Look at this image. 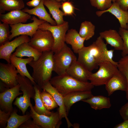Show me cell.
<instances>
[{
  "instance_id": "1",
  "label": "cell",
  "mask_w": 128,
  "mask_h": 128,
  "mask_svg": "<svg viewBox=\"0 0 128 128\" xmlns=\"http://www.w3.org/2000/svg\"><path fill=\"white\" fill-rule=\"evenodd\" d=\"M107 44L100 36L90 46H84L78 51L77 60L89 71L98 68L101 63L109 60L107 56Z\"/></svg>"
},
{
  "instance_id": "2",
  "label": "cell",
  "mask_w": 128,
  "mask_h": 128,
  "mask_svg": "<svg viewBox=\"0 0 128 128\" xmlns=\"http://www.w3.org/2000/svg\"><path fill=\"white\" fill-rule=\"evenodd\" d=\"M54 54L52 50L43 52L38 59L33 60L28 64L33 69L32 77L41 88L51 78L53 71Z\"/></svg>"
},
{
  "instance_id": "3",
  "label": "cell",
  "mask_w": 128,
  "mask_h": 128,
  "mask_svg": "<svg viewBox=\"0 0 128 128\" xmlns=\"http://www.w3.org/2000/svg\"><path fill=\"white\" fill-rule=\"evenodd\" d=\"M49 82L63 96L75 91H91L94 87L90 82L80 81L66 74L55 76Z\"/></svg>"
},
{
  "instance_id": "4",
  "label": "cell",
  "mask_w": 128,
  "mask_h": 128,
  "mask_svg": "<svg viewBox=\"0 0 128 128\" xmlns=\"http://www.w3.org/2000/svg\"><path fill=\"white\" fill-rule=\"evenodd\" d=\"M18 75L17 81L20 86V90L22 91L23 95L20 97H17L13 104L24 115L31 103L30 99H34L35 92L34 85L29 78L19 74Z\"/></svg>"
},
{
  "instance_id": "5",
  "label": "cell",
  "mask_w": 128,
  "mask_h": 128,
  "mask_svg": "<svg viewBox=\"0 0 128 128\" xmlns=\"http://www.w3.org/2000/svg\"><path fill=\"white\" fill-rule=\"evenodd\" d=\"M77 59L73 52L65 43L60 50L53 55V71L58 75L66 74L72 63Z\"/></svg>"
},
{
  "instance_id": "6",
  "label": "cell",
  "mask_w": 128,
  "mask_h": 128,
  "mask_svg": "<svg viewBox=\"0 0 128 128\" xmlns=\"http://www.w3.org/2000/svg\"><path fill=\"white\" fill-rule=\"evenodd\" d=\"M99 70L96 73H91L89 80L94 86L105 85L118 70L117 65L106 61L99 65Z\"/></svg>"
},
{
  "instance_id": "7",
  "label": "cell",
  "mask_w": 128,
  "mask_h": 128,
  "mask_svg": "<svg viewBox=\"0 0 128 128\" xmlns=\"http://www.w3.org/2000/svg\"><path fill=\"white\" fill-rule=\"evenodd\" d=\"M68 22L65 21L59 25H53L45 22L39 26L38 28L48 30L52 33L54 39V44L51 50L55 53L60 50L64 46L66 32L68 30Z\"/></svg>"
},
{
  "instance_id": "8",
  "label": "cell",
  "mask_w": 128,
  "mask_h": 128,
  "mask_svg": "<svg viewBox=\"0 0 128 128\" xmlns=\"http://www.w3.org/2000/svg\"><path fill=\"white\" fill-rule=\"evenodd\" d=\"M28 43L42 53L51 50L54 44V39L50 31L38 28Z\"/></svg>"
},
{
  "instance_id": "9",
  "label": "cell",
  "mask_w": 128,
  "mask_h": 128,
  "mask_svg": "<svg viewBox=\"0 0 128 128\" xmlns=\"http://www.w3.org/2000/svg\"><path fill=\"white\" fill-rule=\"evenodd\" d=\"M32 22L27 24L20 23L14 25H9L11 28V34L9 36V41L14 37L20 35H25L30 36L31 38L38 28V27L45 21L38 19L35 16L32 17Z\"/></svg>"
},
{
  "instance_id": "10",
  "label": "cell",
  "mask_w": 128,
  "mask_h": 128,
  "mask_svg": "<svg viewBox=\"0 0 128 128\" xmlns=\"http://www.w3.org/2000/svg\"><path fill=\"white\" fill-rule=\"evenodd\" d=\"M32 103L30 113L34 122L43 128H59L62 123L58 111L53 112L51 115L39 114L34 110Z\"/></svg>"
},
{
  "instance_id": "11",
  "label": "cell",
  "mask_w": 128,
  "mask_h": 128,
  "mask_svg": "<svg viewBox=\"0 0 128 128\" xmlns=\"http://www.w3.org/2000/svg\"><path fill=\"white\" fill-rule=\"evenodd\" d=\"M18 73L15 67L11 63H0V81L7 87H13L17 85Z\"/></svg>"
},
{
  "instance_id": "12",
  "label": "cell",
  "mask_w": 128,
  "mask_h": 128,
  "mask_svg": "<svg viewBox=\"0 0 128 128\" xmlns=\"http://www.w3.org/2000/svg\"><path fill=\"white\" fill-rule=\"evenodd\" d=\"M30 38L27 35H22L16 38L12 41H8L0 46V59L10 63V58L12 53L21 44L28 42Z\"/></svg>"
},
{
  "instance_id": "13",
  "label": "cell",
  "mask_w": 128,
  "mask_h": 128,
  "mask_svg": "<svg viewBox=\"0 0 128 128\" xmlns=\"http://www.w3.org/2000/svg\"><path fill=\"white\" fill-rule=\"evenodd\" d=\"M20 86L18 84L16 86L9 88L0 93V109L6 112H12L14 108L12 103L17 96L23 94L19 92Z\"/></svg>"
},
{
  "instance_id": "14",
  "label": "cell",
  "mask_w": 128,
  "mask_h": 128,
  "mask_svg": "<svg viewBox=\"0 0 128 128\" xmlns=\"http://www.w3.org/2000/svg\"><path fill=\"white\" fill-rule=\"evenodd\" d=\"M105 85L108 95L110 96L117 90L126 92L127 90L128 83L125 77L118 70Z\"/></svg>"
},
{
  "instance_id": "15",
  "label": "cell",
  "mask_w": 128,
  "mask_h": 128,
  "mask_svg": "<svg viewBox=\"0 0 128 128\" xmlns=\"http://www.w3.org/2000/svg\"><path fill=\"white\" fill-rule=\"evenodd\" d=\"M50 93L53 97L55 101L59 106L58 111L59 117L61 120L64 118L66 120L68 128L73 126L69 120L67 116L66 108L64 105L63 96L50 83L48 82L41 88Z\"/></svg>"
},
{
  "instance_id": "16",
  "label": "cell",
  "mask_w": 128,
  "mask_h": 128,
  "mask_svg": "<svg viewBox=\"0 0 128 128\" xmlns=\"http://www.w3.org/2000/svg\"><path fill=\"white\" fill-rule=\"evenodd\" d=\"M92 72L77 60L74 61L66 71V74L81 81L89 80Z\"/></svg>"
},
{
  "instance_id": "17",
  "label": "cell",
  "mask_w": 128,
  "mask_h": 128,
  "mask_svg": "<svg viewBox=\"0 0 128 128\" xmlns=\"http://www.w3.org/2000/svg\"><path fill=\"white\" fill-rule=\"evenodd\" d=\"M31 16L30 14L21 10H16L5 14H0V21L9 25H14L20 23H25Z\"/></svg>"
},
{
  "instance_id": "18",
  "label": "cell",
  "mask_w": 128,
  "mask_h": 128,
  "mask_svg": "<svg viewBox=\"0 0 128 128\" xmlns=\"http://www.w3.org/2000/svg\"><path fill=\"white\" fill-rule=\"evenodd\" d=\"M107 12L111 13L116 18L119 23L121 27L127 29L128 24V10H123L115 2L112 3L111 6L108 9L104 11H97L96 14L98 17H100Z\"/></svg>"
},
{
  "instance_id": "19",
  "label": "cell",
  "mask_w": 128,
  "mask_h": 128,
  "mask_svg": "<svg viewBox=\"0 0 128 128\" xmlns=\"http://www.w3.org/2000/svg\"><path fill=\"white\" fill-rule=\"evenodd\" d=\"M93 96L91 91H84L73 92L63 96L67 115L71 107L74 104L78 101L89 98Z\"/></svg>"
},
{
  "instance_id": "20",
  "label": "cell",
  "mask_w": 128,
  "mask_h": 128,
  "mask_svg": "<svg viewBox=\"0 0 128 128\" xmlns=\"http://www.w3.org/2000/svg\"><path fill=\"white\" fill-rule=\"evenodd\" d=\"M10 60V63L15 67L19 74L22 76L28 78L31 81L33 85L36 83L29 73L26 66L27 64H28L34 60L33 57L23 59L12 54Z\"/></svg>"
},
{
  "instance_id": "21",
  "label": "cell",
  "mask_w": 128,
  "mask_h": 128,
  "mask_svg": "<svg viewBox=\"0 0 128 128\" xmlns=\"http://www.w3.org/2000/svg\"><path fill=\"white\" fill-rule=\"evenodd\" d=\"M100 36L108 44L117 50H123V43L122 39L116 31L110 29L100 32Z\"/></svg>"
},
{
  "instance_id": "22",
  "label": "cell",
  "mask_w": 128,
  "mask_h": 128,
  "mask_svg": "<svg viewBox=\"0 0 128 128\" xmlns=\"http://www.w3.org/2000/svg\"><path fill=\"white\" fill-rule=\"evenodd\" d=\"M85 39L82 37L75 29L68 30L66 33L65 42L71 46L73 52L78 54L79 51L84 46V43Z\"/></svg>"
},
{
  "instance_id": "23",
  "label": "cell",
  "mask_w": 128,
  "mask_h": 128,
  "mask_svg": "<svg viewBox=\"0 0 128 128\" xmlns=\"http://www.w3.org/2000/svg\"><path fill=\"white\" fill-rule=\"evenodd\" d=\"M43 3L44 5L49 10L57 25H60L64 22L63 16H66L59 9L61 5L60 1L55 0H44Z\"/></svg>"
},
{
  "instance_id": "24",
  "label": "cell",
  "mask_w": 128,
  "mask_h": 128,
  "mask_svg": "<svg viewBox=\"0 0 128 128\" xmlns=\"http://www.w3.org/2000/svg\"><path fill=\"white\" fill-rule=\"evenodd\" d=\"M44 0H41L39 5L31 9L25 8L22 10L30 14L34 15L37 16L39 19L45 21L53 25H56V21L51 17L50 15L47 11L43 3Z\"/></svg>"
},
{
  "instance_id": "25",
  "label": "cell",
  "mask_w": 128,
  "mask_h": 128,
  "mask_svg": "<svg viewBox=\"0 0 128 128\" xmlns=\"http://www.w3.org/2000/svg\"><path fill=\"white\" fill-rule=\"evenodd\" d=\"M42 53L31 46L28 42H26L18 46L16 49L15 51L12 54L21 58L24 56L33 57V60H36L41 56Z\"/></svg>"
},
{
  "instance_id": "26",
  "label": "cell",
  "mask_w": 128,
  "mask_h": 128,
  "mask_svg": "<svg viewBox=\"0 0 128 128\" xmlns=\"http://www.w3.org/2000/svg\"><path fill=\"white\" fill-rule=\"evenodd\" d=\"M82 101L88 103L92 108L96 110L109 108L111 106L110 98L102 96H93Z\"/></svg>"
},
{
  "instance_id": "27",
  "label": "cell",
  "mask_w": 128,
  "mask_h": 128,
  "mask_svg": "<svg viewBox=\"0 0 128 128\" xmlns=\"http://www.w3.org/2000/svg\"><path fill=\"white\" fill-rule=\"evenodd\" d=\"M17 110L14 109L8 120L6 128H17L22 123L31 118L30 113L27 112L26 114L20 115L17 113Z\"/></svg>"
},
{
  "instance_id": "28",
  "label": "cell",
  "mask_w": 128,
  "mask_h": 128,
  "mask_svg": "<svg viewBox=\"0 0 128 128\" xmlns=\"http://www.w3.org/2000/svg\"><path fill=\"white\" fill-rule=\"evenodd\" d=\"M24 7L23 0H0V14L6 11L21 10Z\"/></svg>"
},
{
  "instance_id": "29",
  "label": "cell",
  "mask_w": 128,
  "mask_h": 128,
  "mask_svg": "<svg viewBox=\"0 0 128 128\" xmlns=\"http://www.w3.org/2000/svg\"><path fill=\"white\" fill-rule=\"evenodd\" d=\"M35 91V94L34 100L35 105L33 106L35 111L37 113L49 116L51 115L53 112L48 111L45 107L41 99L40 93L42 89L37 83L34 85Z\"/></svg>"
},
{
  "instance_id": "30",
  "label": "cell",
  "mask_w": 128,
  "mask_h": 128,
  "mask_svg": "<svg viewBox=\"0 0 128 128\" xmlns=\"http://www.w3.org/2000/svg\"><path fill=\"white\" fill-rule=\"evenodd\" d=\"M95 27L91 22L85 21L81 24L79 32L82 37L88 40L94 35Z\"/></svg>"
},
{
  "instance_id": "31",
  "label": "cell",
  "mask_w": 128,
  "mask_h": 128,
  "mask_svg": "<svg viewBox=\"0 0 128 128\" xmlns=\"http://www.w3.org/2000/svg\"><path fill=\"white\" fill-rule=\"evenodd\" d=\"M40 94L44 105L48 111H50L58 106L52 95L45 90L43 89Z\"/></svg>"
},
{
  "instance_id": "32",
  "label": "cell",
  "mask_w": 128,
  "mask_h": 128,
  "mask_svg": "<svg viewBox=\"0 0 128 128\" xmlns=\"http://www.w3.org/2000/svg\"><path fill=\"white\" fill-rule=\"evenodd\" d=\"M118 69L125 77L128 82V87L126 93V98L128 100V54L122 57L118 62Z\"/></svg>"
},
{
  "instance_id": "33",
  "label": "cell",
  "mask_w": 128,
  "mask_h": 128,
  "mask_svg": "<svg viewBox=\"0 0 128 128\" xmlns=\"http://www.w3.org/2000/svg\"><path fill=\"white\" fill-rule=\"evenodd\" d=\"M9 24L0 22V45L1 46L9 41L10 36Z\"/></svg>"
},
{
  "instance_id": "34",
  "label": "cell",
  "mask_w": 128,
  "mask_h": 128,
  "mask_svg": "<svg viewBox=\"0 0 128 128\" xmlns=\"http://www.w3.org/2000/svg\"><path fill=\"white\" fill-rule=\"evenodd\" d=\"M118 32L123 41V48L121 53L122 57L128 54V24L126 29L120 27Z\"/></svg>"
},
{
  "instance_id": "35",
  "label": "cell",
  "mask_w": 128,
  "mask_h": 128,
  "mask_svg": "<svg viewBox=\"0 0 128 128\" xmlns=\"http://www.w3.org/2000/svg\"><path fill=\"white\" fill-rule=\"evenodd\" d=\"M91 5L100 11L109 9L111 6L112 0H90Z\"/></svg>"
},
{
  "instance_id": "36",
  "label": "cell",
  "mask_w": 128,
  "mask_h": 128,
  "mask_svg": "<svg viewBox=\"0 0 128 128\" xmlns=\"http://www.w3.org/2000/svg\"><path fill=\"white\" fill-rule=\"evenodd\" d=\"M61 8L66 16L72 15L74 13V7L72 3L69 2L65 1L63 2L61 4Z\"/></svg>"
},
{
  "instance_id": "37",
  "label": "cell",
  "mask_w": 128,
  "mask_h": 128,
  "mask_svg": "<svg viewBox=\"0 0 128 128\" xmlns=\"http://www.w3.org/2000/svg\"><path fill=\"white\" fill-rule=\"evenodd\" d=\"M12 112H6L0 109V128H6Z\"/></svg>"
},
{
  "instance_id": "38",
  "label": "cell",
  "mask_w": 128,
  "mask_h": 128,
  "mask_svg": "<svg viewBox=\"0 0 128 128\" xmlns=\"http://www.w3.org/2000/svg\"><path fill=\"white\" fill-rule=\"evenodd\" d=\"M19 128H41V127L36 124L33 120L29 119L19 127Z\"/></svg>"
},
{
  "instance_id": "39",
  "label": "cell",
  "mask_w": 128,
  "mask_h": 128,
  "mask_svg": "<svg viewBox=\"0 0 128 128\" xmlns=\"http://www.w3.org/2000/svg\"><path fill=\"white\" fill-rule=\"evenodd\" d=\"M119 113L123 121L128 119V102L121 107Z\"/></svg>"
},
{
  "instance_id": "40",
  "label": "cell",
  "mask_w": 128,
  "mask_h": 128,
  "mask_svg": "<svg viewBox=\"0 0 128 128\" xmlns=\"http://www.w3.org/2000/svg\"><path fill=\"white\" fill-rule=\"evenodd\" d=\"M115 2L123 10H128V0H116Z\"/></svg>"
},
{
  "instance_id": "41",
  "label": "cell",
  "mask_w": 128,
  "mask_h": 128,
  "mask_svg": "<svg viewBox=\"0 0 128 128\" xmlns=\"http://www.w3.org/2000/svg\"><path fill=\"white\" fill-rule=\"evenodd\" d=\"M41 0H32L27 3V5L30 7H35L40 4Z\"/></svg>"
},
{
  "instance_id": "42",
  "label": "cell",
  "mask_w": 128,
  "mask_h": 128,
  "mask_svg": "<svg viewBox=\"0 0 128 128\" xmlns=\"http://www.w3.org/2000/svg\"><path fill=\"white\" fill-rule=\"evenodd\" d=\"M114 128H128V119L123 121L114 126Z\"/></svg>"
},
{
  "instance_id": "43",
  "label": "cell",
  "mask_w": 128,
  "mask_h": 128,
  "mask_svg": "<svg viewBox=\"0 0 128 128\" xmlns=\"http://www.w3.org/2000/svg\"><path fill=\"white\" fill-rule=\"evenodd\" d=\"M9 88L6 87L3 84L2 82L0 81V93L3 92Z\"/></svg>"
},
{
  "instance_id": "44",
  "label": "cell",
  "mask_w": 128,
  "mask_h": 128,
  "mask_svg": "<svg viewBox=\"0 0 128 128\" xmlns=\"http://www.w3.org/2000/svg\"><path fill=\"white\" fill-rule=\"evenodd\" d=\"M73 127L74 128H79V125L78 123H75L73 124Z\"/></svg>"
},
{
  "instance_id": "45",
  "label": "cell",
  "mask_w": 128,
  "mask_h": 128,
  "mask_svg": "<svg viewBox=\"0 0 128 128\" xmlns=\"http://www.w3.org/2000/svg\"><path fill=\"white\" fill-rule=\"evenodd\" d=\"M57 0L59 1H65L66 0Z\"/></svg>"
},
{
  "instance_id": "46",
  "label": "cell",
  "mask_w": 128,
  "mask_h": 128,
  "mask_svg": "<svg viewBox=\"0 0 128 128\" xmlns=\"http://www.w3.org/2000/svg\"><path fill=\"white\" fill-rule=\"evenodd\" d=\"M116 0H112V1L113 2H115V1Z\"/></svg>"
},
{
  "instance_id": "47",
  "label": "cell",
  "mask_w": 128,
  "mask_h": 128,
  "mask_svg": "<svg viewBox=\"0 0 128 128\" xmlns=\"http://www.w3.org/2000/svg\"></svg>"
}]
</instances>
